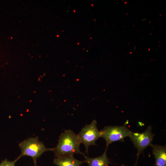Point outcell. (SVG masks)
<instances>
[{
	"mask_svg": "<svg viewBox=\"0 0 166 166\" xmlns=\"http://www.w3.org/2000/svg\"><path fill=\"white\" fill-rule=\"evenodd\" d=\"M152 128L149 125L146 130L142 133L132 132L129 137L137 149V160L139 156L143 153L144 150L152 144L154 134L152 132Z\"/></svg>",
	"mask_w": 166,
	"mask_h": 166,
	"instance_id": "obj_5",
	"label": "cell"
},
{
	"mask_svg": "<svg viewBox=\"0 0 166 166\" xmlns=\"http://www.w3.org/2000/svg\"><path fill=\"white\" fill-rule=\"evenodd\" d=\"M137 161L136 160V164H135V165H134V166H136V164H137ZM121 166H125L124 165V164H122Z\"/></svg>",
	"mask_w": 166,
	"mask_h": 166,
	"instance_id": "obj_10",
	"label": "cell"
},
{
	"mask_svg": "<svg viewBox=\"0 0 166 166\" xmlns=\"http://www.w3.org/2000/svg\"><path fill=\"white\" fill-rule=\"evenodd\" d=\"M107 149L106 148L101 155L95 158H90L84 155V162L88 164V166H108L111 163L107 157Z\"/></svg>",
	"mask_w": 166,
	"mask_h": 166,
	"instance_id": "obj_8",
	"label": "cell"
},
{
	"mask_svg": "<svg viewBox=\"0 0 166 166\" xmlns=\"http://www.w3.org/2000/svg\"><path fill=\"white\" fill-rule=\"evenodd\" d=\"M35 163V164H34V166H37V165L36 164V163Z\"/></svg>",
	"mask_w": 166,
	"mask_h": 166,
	"instance_id": "obj_11",
	"label": "cell"
},
{
	"mask_svg": "<svg viewBox=\"0 0 166 166\" xmlns=\"http://www.w3.org/2000/svg\"><path fill=\"white\" fill-rule=\"evenodd\" d=\"M84 162L75 159L73 155L56 157L53 161V163L57 166H81Z\"/></svg>",
	"mask_w": 166,
	"mask_h": 166,
	"instance_id": "obj_7",
	"label": "cell"
},
{
	"mask_svg": "<svg viewBox=\"0 0 166 166\" xmlns=\"http://www.w3.org/2000/svg\"><path fill=\"white\" fill-rule=\"evenodd\" d=\"M18 159L17 158L14 161H10L6 159L0 163V166H15V164Z\"/></svg>",
	"mask_w": 166,
	"mask_h": 166,
	"instance_id": "obj_9",
	"label": "cell"
},
{
	"mask_svg": "<svg viewBox=\"0 0 166 166\" xmlns=\"http://www.w3.org/2000/svg\"><path fill=\"white\" fill-rule=\"evenodd\" d=\"M21 153L17 158L27 156L31 157L34 163H36L37 159L44 152L48 151H53V148H46L44 144L40 141L37 137H32L21 142L19 144Z\"/></svg>",
	"mask_w": 166,
	"mask_h": 166,
	"instance_id": "obj_2",
	"label": "cell"
},
{
	"mask_svg": "<svg viewBox=\"0 0 166 166\" xmlns=\"http://www.w3.org/2000/svg\"><path fill=\"white\" fill-rule=\"evenodd\" d=\"M100 137L103 138L106 142V148L115 141L123 142L125 138L129 136L132 131L126 124L121 126H107L100 131Z\"/></svg>",
	"mask_w": 166,
	"mask_h": 166,
	"instance_id": "obj_3",
	"label": "cell"
},
{
	"mask_svg": "<svg viewBox=\"0 0 166 166\" xmlns=\"http://www.w3.org/2000/svg\"><path fill=\"white\" fill-rule=\"evenodd\" d=\"M81 142L77 135L71 130H65L60 135L57 145L53 148L56 157L75 154H84L80 150Z\"/></svg>",
	"mask_w": 166,
	"mask_h": 166,
	"instance_id": "obj_1",
	"label": "cell"
},
{
	"mask_svg": "<svg viewBox=\"0 0 166 166\" xmlns=\"http://www.w3.org/2000/svg\"><path fill=\"white\" fill-rule=\"evenodd\" d=\"M77 135L81 143L85 145L86 152L88 153L89 147L96 145V141L100 138V132L97 128V121L94 120L90 124L85 125Z\"/></svg>",
	"mask_w": 166,
	"mask_h": 166,
	"instance_id": "obj_4",
	"label": "cell"
},
{
	"mask_svg": "<svg viewBox=\"0 0 166 166\" xmlns=\"http://www.w3.org/2000/svg\"><path fill=\"white\" fill-rule=\"evenodd\" d=\"M155 159L154 166H166V146L152 144L151 145Z\"/></svg>",
	"mask_w": 166,
	"mask_h": 166,
	"instance_id": "obj_6",
	"label": "cell"
}]
</instances>
